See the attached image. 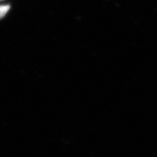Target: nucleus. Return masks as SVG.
Segmentation results:
<instances>
[{"mask_svg":"<svg viewBox=\"0 0 157 157\" xmlns=\"http://www.w3.org/2000/svg\"><path fill=\"white\" fill-rule=\"evenodd\" d=\"M9 6L8 5H4V6H2L1 7V17H3L5 14L9 10Z\"/></svg>","mask_w":157,"mask_h":157,"instance_id":"f257e3e1","label":"nucleus"}]
</instances>
